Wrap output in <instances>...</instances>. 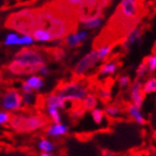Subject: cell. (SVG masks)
I'll use <instances>...</instances> for the list:
<instances>
[{
    "label": "cell",
    "instance_id": "ab89813d",
    "mask_svg": "<svg viewBox=\"0 0 156 156\" xmlns=\"http://www.w3.org/2000/svg\"><path fill=\"white\" fill-rule=\"evenodd\" d=\"M154 138H155V140H156V132L154 133Z\"/></svg>",
    "mask_w": 156,
    "mask_h": 156
},
{
    "label": "cell",
    "instance_id": "e575fe53",
    "mask_svg": "<svg viewBox=\"0 0 156 156\" xmlns=\"http://www.w3.org/2000/svg\"><path fill=\"white\" fill-rule=\"evenodd\" d=\"M10 114L7 112H0V125H3L9 122L10 119Z\"/></svg>",
    "mask_w": 156,
    "mask_h": 156
},
{
    "label": "cell",
    "instance_id": "277c9868",
    "mask_svg": "<svg viewBox=\"0 0 156 156\" xmlns=\"http://www.w3.org/2000/svg\"><path fill=\"white\" fill-rule=\"evenodd\" d=\"M56 93L65 101H81L83 98L88 94V88L80 81H70L62 86Z\"/></svg>",
    "mask_w": 156,
    "mask_h": 156
},
{
    "label": "cell",
    "instance_id": "44dd1931",
    "mask_svg": "<svg viewBox=\"0 0 156 156\" xmlns=\"http://www.w3.org/2000/svg\"><path fill=\"white\" fill-rule=\"evenodd\" d=\"M96 51H97V56H98V59H99V62L101 60H104L106 59L109 56V54L112 52V45H103L101 47H98L96 49Z\"/></svg>",
    "mask_w": 156,
    "mask_h": 156
},
{
    "label": "cell",
    "instance_id": "52a82bcc",
    "mask_svg": "<svg viewBox=\"0 0 156 156\" xmlns=\"http://www.w3.org/2000/svg\"><path fill=\"white\" fill-rule=\"evenodd\" d=\"M0 106L6 111H18L23 106L21 95L15 89H10L3 94Z\"/></svg>",
    "mask_w": 156,
    "mask_h": 156
},
{
    "label": "cell",
    "instance_id": "2e32d148",
    "mask_svg": "<svg viewBox=\"0 0 156 156\" xmlns=\"http://www.w3.org/2000/svg\"><path fill=\"white\" fill-rule=\"evenodd\" d=\"M46 106H51V107L56 108H65L66 106V101L62 96H59L57 93H54V94L49 95L47 99H46Z\"/></svg>",
    "mask_w": 156,
    "mask_h": 156
},
{
    "label": "cell",
    "instance_id": "1f68e13d",
    "mask_svg": "<svg viewBox=\"0 0 156 156\" xmlns=\"http://www.w3.org/2000/svg\"><path fill=\"white\" fill-rule=\"evenodd\" d=\"M98 96H99V98H101L104 103H107V101H111V98H112L111 91L107 90V89H101V90H99V93H98Z\"/></svg>",
    "mask_w": 156,
    "mask_h": 156
},
{
    "label": "cell",
    "instance_id": "836d02e7",
    "mask_svg": "<svg viewBox=\"0 0 156 156\" xmlns=\"http://www.w3.org/2000/svg\"><path fill=\"white\" fill-rule=\"evenodd\" d=\"M66 3H68L72 8H77L79 9L84 5V0H66Z\"/></svg>",
    "mask_w": 156,
    "mask_h": 156
},
{
    "label": "cell",
    "instance_id": "30bf717a",
    "mask_svg": "<svg viewBox=\"0 0 156 156\" xmlns=\"http://www.w3.org/2000/svg\"><path fill=\"white\" fill-rule=\"evenodd\" d=\"M130 101L135 106L137 107H142L144 101V94L143 91V84H142V79L137 78L133 81V84L130 86Z\"/></svg>",
    "mask_w": 156,
    "mask_h": 156
},
{
    "label": "cell",
    "instance_id": "cb8c5ba5",
    "mask_svg": "<svg viewBox=\"0 0 156 156\" xmlns=\"http://www.w3.org/2000/svg\"><path fill=\"white\" fill-rule=\"evenodd\" d=\"M144 62L146 64L148 73H154L156 72V52H154L153 55H151L150 57H147Z\"/></svg>",
    "mask_w": 156,
    "mask_h": 156
},
{
    "label": "cell",
    "instance_id": "5b68a950",
    "mask_svg": "<svg viewBox=\"0 0 156 156\" xmlns=\"http://www.w3.org/2000/svg\"><path fill=\"white\" fill-rule=\"evenodd\" d=\"M13 60L33 66V67H37V68H40V67L46 65V58L44 57V55L40 51H38L37 49L34 48L21 49L13 57Z\"/></svg>",
    "mask_w": 156,
    "mask_h": 156
},
{
    "label": "cell",
    "instance_id": "9c48e42d",
    "mask_svg": "<svg viewBox=\"0 0 156 156\" xmlns=\"http://www.w3.org/2000/svg\"><path fill=\"white\" fill-rule=\"evenodd\" d=\"M7 69H8L12 75H16V76L33 75L35 73L39 72V68H37V67L26 65V64L16 62V60H12V62H10L9 65L7 66Z\"/></svg>",
    "mask_w": 156,
    "mask_h": 156
},
{
    "label": "cell",
    "instance_id": "f35d334b",
    "mask_svg": "<svg viewBox=\"0 0 156 156\" xmlns=\"http://www.w3.org/2000/svg\"><path fill=\"white\" fill-rule=\"evenodd\" d=\"M40 156H55V155H51L50 153H47V152H44V153L40 154Z\"/></svg>",
    "mask_w": 156,
    "mask_h": 156
},
{
    "label": "cell",
    "instance_id": "d6986e66",
    "mask_svg": "<svg viewBox=\"0 0 156 156\" xmlns=\"http://www.w3.org/2000/svg\"><path fill=\"white\" fill-rule=\"evenodd\" d=\"M118 68V62H108L106 64L101 67V70H99V74L103 76H108V75H113L115 72Z\"/></svg>",
    "mask_w": 156,
    "mask_h": 156
},
{
    "label": "cell",
    "instance_id": "d4e9b609",
    "mask_svg": "<svg viewBox=\"0 0 156 156\" xmlns=\"http://www.w3.org/2000/svg\"><path fill=\"white\" fill-rule=\"evenodd\" d=\"M19 37L16 33H10L8 34L5 38V45L6 46H16L19 42Z\"/></svg>",
    "mask_w": 156,
    "mask_h": 156
},
{
    "label": "cell",
    "instance_id": "7a4b0ae2",
    "mask_svg": "<svg viewBox=\"0 0 156 156\" xmlns=\"http://www.w3.org/2000/svg\"><path fill=\"white\" fill-rule=\"evenodd\" d=\"M7 27L16 30L17 33L23 35H31L37 28L36 11L29 9L20 10L18 12L12 13L7 20Z\"/></svg>",
    "mask_w": 156,
    "mask_h": 156
},
{
    "label": "cell",
    "instance_id": "83f0119b",
    "mask_svg": "<svg viewBox=\"0 0 156 156\" xmlns=\"http://www.w3.org/2000/svg\"><path fill=\"white\" fill-rule=\"evenodd\" d=\"M34 38L31 35H23V36L19 37V42L18 45L19 46H30L34 44Z\"/></svg>",
    "mask_w": 156,
    "mask_h": 156
},
{
    "label": "cell",
    "instance_id": "e0dca14e",
    "mask_svg": "<svg viewBox=\"0 0 156 156\" xmlns=\"http://www.w3.org/2000/svg\"><path fill=\"white\" fill-rule=\"evenodd\" d=\"M127 113H128V115H129L137 124L144 125V124L146 123V120H145V118H144L143 114L140 113V108L135 106L134 104H130L127 106Z\"/></svg>",
    "mask_w": 156,
    "mask_h": 156
},
{
    "label": "cell",
    "instance_id": "9a60e30c",
    "mask_svg": "<svg viewBox=\"0 0 156 156\" xmlns=\"http://www.w3.org/2000/svg\"><path fill=\"white\" fill-rule=\"evenodd\" d=\"M46 133L48 134L49 136L52 137H58V136H62L65 134L68 133V126L67 125H64V124H52L47 128V132Z\"/></svg>",
    "mask_w": 156,
    "mask_h": 156
},
{
    "label": "cell",
    "instance_id": "603a6c76",
    "mask_svg": "<svg viewBox=\"0 0 156 156\" xmlns=\"http://www.w3.org/2000/svg\"><path fill=\"white\" fill-rule=\"evenodd\" d=\"M47 113H48L49 116L51 117V119L54 120V123L58 124L62 122V117H60V114H59L58 108L48 106V107H47Z\"/></svg>",
    "mask_w": 156,
    "mask_h": 156
},
{
    "label": "cell",
    "instance_id": "74e56055",
    "mask_svg": "<svg viewBox=\"0 0 156 156\" xmlns=\"http://www.w3.org/2000/svg\"><path fill=\"white\" fill-rule=\"evenodd\" d=\"M104 156H116L114 153H111V152H104Z\"/></svg>",
    "mask_w": 156,
    "mask_h": 156
},
{
    "label": "cell",
    "instance_id": "484cf974",
    "mask_svg": "<svg viewBox=\"0 0 156 156\" xmlns=\"http://www.w3.org/2000/svg\"><path fill=\"white\" fill-rule=\"evenodd\" d=\"M104 111L103 109H99V108H94L91 111V117L96 124H101L103 120H104Z\"/></svg>",
    "mask_w": 156,
    "mask_h": 156
},
{
    "label": "cell",
    "instance_id": "ac0fdd59",
    "mask_svg": "<svg viewBox=\"0 0 156 156\" xmlns=\"http://www.w3.org/2000/svg\"><path fill=\"white\" fill-rule=\"evenodd\" d=\"M97 106V97L94 94H87L81 101V107L84 111H93Z\"/></svg>",
    "mask_w": 156,
    "mask_h": 156
},
{
    "label": "cell",
    "instance_id": "f1b7e54d",
    "mask_svg": "<svg viewBox=\"0 0 156 156\" xmlns=\"http://www.w3.org/2000/svg\"><path fill=\"white\" fill-rule=\"evenodd\" d=\"M105 113L108 116H117L120 113V108L117 105H108L105 108Z\"/></svg>",
    "mask_w": 156,
    "mask_h": 156
},
{
    "label": "cell",
    "instance_id": "4dcf8cb0",
    "mask_svg": "<svg viewBox=\"0 0 156 156\" xmlns=\"http://www.w3.org/2000/svg\"><path fill=\"white\" fill-rule=\"evenodd\" d=\"M21 99H23V104L29 106V105H33L34 101H35V95H34L33 93H27V94L23 93Z\"/></svg>",
    "mask_w": 156,
    "mask_h": 156
},
{
    "label": "cell",
    "instance_id": "8d00e7d4",
    "mask_svg": "<svg viewBox=\"0 0 156 156\" xmlns=\"http://www.w3.org/2000/svg\"><path fill=\"white\" fill-rule=\"evenodd\" d=\"M39 74H40V75H48L49 74V69H48V67H47V66H42V67H40V68H39Z\"/></svg>",
    "mask_w": 156,
    "mask_h": 156
},
{
    "label": "cell",
    "instance_id": "3957f363",
    "mask_svg": "<svg viewBox=\"0 0 156 156\" xmlns=\"http://www.w3.org/2000/svg\"><path fill=\"white\" fill-rule=\"evenodd\" d=\"M10 127L18 133H30L48 124L44 115H13L9 119Z\"/></svg>",
    "mask_w": 156,
    "mask_h": 156
},
{
    "label": "cell",
    "instance_id": "60d3db41",
    "mask_svg": "<svg viewBox=\"0 0 156 156\" xmlns=\"http://www.w3.org/2000/svg\"><path fill=\"white\" fill-rule=\"evenodd\" d=\"M0 80H1V74H0Z\"/></svg>",
    "mask_w": 156,
    "mask_h": 156
},
{
    "label": "cell",
    "instance_id": "5bb4252c",
    "mask_svg": "<svg viewBox=\"0 0 156 156\" xmlns=\"http://www.w3.org/2000/svg\"><path fill=\"white\" fill-rule=\"evenodd\" d=\"M31 36H33L34 40H36L38 42H49L54 40V37L48 30L42 29V28H36L31 33Z\"/></svg>",
    "mask_w": 156,
    "mask_h": 156
},
{
    "label": "cell",
    "instance_id": "ffe728a7",
    "mask_svg": "<svg viewBox=\"0 0 156 156\" xmlns=\"http://www.w3.org/2000/svg\"><path fill=\"white\" fill-rule=\"evenodd\" d=\"M26 83L33 89H40L44 86V79L39 76H30L29 78H27Z\"/></svg>",
    "mask_w": 156,
    "mask_h": 156
},
{
    "label": "cell",
    "instance_id": "d590c367",
    "mask_svg": "<svg viewBox=\"0 0 156 156\" xmlns=\"http://www.w3.org/2000/svg\"><path fill=\"white\" fill-rule=\"evenodd\" d=\"M21 89H23V93H25V94H27V93H33V88L30 87L26 81L23 84V86H21Z\"/></svg>",
    "mask_w": 156,
    "mask_h": 156
},
{
    "label": "cell",
    "instance_id": "d6a6232c",
    "mask_svg": "<svg viewBox=\"0 0 156 156\" xmlns=\"http://www.w3.org/2000/svg\"><path fill=\"white\" fill-rule=\"evenodd\" d=\"M118 84H119V87H127V86H129L130 85L129 76H127V75L120 76V77L118 78Z\"/></svg>",
    "mask_w": 156,
    "mask_h": 156
},
{
    "label": "cell",
    "instance_id": "8fae6325",
    "mask_svg": "<svg viewBox=\"0 0 156 156\" xmlns=\"http://www.w3.org/2000/svg\"><path fill=\"white\" fill-rule=\"evenodd\" d=\"M142 36H143V31L140 27H134L133 29H130L128 33H127L126 37H125V40L123 42V47L124 49L126 50H129L134 45H137V44H140L142 41Z\"/></svg>",
    "mask_w": 156,
    "mask_h": 156
},
{
    "label": "cell",
    "instance_id": "7402d4cb",
    "mask_svg": "<svg viewBox=\"0 0 156 156\" xmlns=\"http://www.w3.org/2000/svg\"><path fill=\"white\" fill-rule=\"evenodd\" d=\"M144 94H151V93H156V77H151L147 79L146 83L143 85Z\"/></svg>",
    "mask_w": 156,
    "mask_h": 156
},
{
    "label": "cell",
    "instance_id": "8992f818",
    "mask_svg": "<svg viewBox=\"0 0 156 156\" xmlns=\"http://www.w3.org/2000/svg\"><path fill=\"white\" fill-rule=\"evenodd\" d=\"M98 62H99V59H98L97 51H96V49H94V50L88 52L87 55H85L76 64L75 68H74V74L76 76H84L91 68H94Z\"/></svg>",
    "mask_w": 156,
    "mask_h": 156
},
{
    "label": "cell",
    "instance_id": "4316f807",
    "mask_svg": "<svg viewBox=\"0 0 156 156\" xmlns=\"http://www.w3.org/2000/svg\"><path fill=\"white\" fill-rule=\"evenodd\" d=\"M38 146L42 152H47V153L54 151V148H55V145L48 140H41L40 142H39Z\"/></svg>",
    "mask_w": 156,
    "mask_h": 156
},
{
    "label": "cell",
    "instance_id": "f546056e",
    "mask_svg": "<svg viewBox=\"0 0 156 156\" xmlns=\"http://www.w3.org/2000/svg\"><path fill=\"white\" fill-rule=\"evenodd\" d=\"M148 74V69H147V66L145 62H142L140 66H138V68H137L136 70V75H137V78H140V79H142L143 77H145V76Z\"/></svg>",
    "mask_w": 156,
    "mask_h": 156
},
{
    "label": "cell",
    "instance_id": "6da1fadb",
    "mask_svg": "<svg viewBox=\"0 0 156 156\" xmlns=\"http://www.w3.org/2000/svg\"><path fill=\"white\" fill-rule=\"evenodd\" d=\"M37 28L48 30L54 37V40H59L69 34V26L62 16L49 11L39 10L36 11Z\"/></svg>",
    "mask_w": 156,
    "mask_h": 156
},
{
    "label": "cell",
    "instance_id": "7c38bea8",
    "mask_svg": "<svg viewBox=\"0 0 156 156\" xmlns=\"http://www.w3.org/2000/svg\"><path fill=\"white\" fill-rule=\"evenodd\" d=\"M88 38V31L87 30H79L76 33H70L65 37L66 45L69 47H77L78 45H80L81 42L85 41Z\"/></svg>",
    "mask_w": 156,
    "mask_h": 156
},
{
    "label": "cell",
    "instance_id": "4fadbf2b",
    "mask_svg": "<svg viewBox=\"0 0 156 156\" xmlns=\"http://www.w3.org/2000/svg\"><path fill=\"white\" fill-rule=\"evenodd\" d=\"M80 25L85 29H97L103 25V17L101 15H91V16L80 18Z\"/></svg>",
    "mask_w": 156,
    "mask_h": 156
},
{
    "label": "cell",
    "instance_id": "ba28073f",
    "mask_svg": "<svg viewBox=\"0 0 156 156\" xmlns=\"http://www.w3.org/2000/svg\"><path fill=\"white\" fill-rule=\"evenodd\" d=\"M118 13L122 19L132 21L138 13V1L137 0H120L118 6Z\"/></svg>",
    "mask_w": 156,
    "mask_h": 156
}]
</instances>
